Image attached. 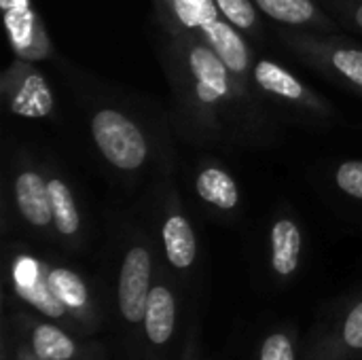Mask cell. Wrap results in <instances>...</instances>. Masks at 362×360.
I'll use <instances>...</instances> for the list:
<instances>
[{"label": "cell", "mask_w": 362, "mask_h": 360, "mask_svg": "<svg viewBox=\"0 0 362 360\" xmlns=\"http://www.w3.org/2000/svg\"><path fill=\"white\" fill-rule=\"evenodd\" d=\"M161 59L176 102V127L187 140L235 144L261 136L267 117L259 100L240 87L210 45L165 32Z\"/></svg>", "instance_id": "obj_1"}, {"label": "cell", "mask_w": 362, "mask_h": 360, "mask_svg": "<svg viewBox=\"0 0 362 360\" xmlns=\"http://www.w3.org/2000/svg\"><path fill=\"white\" fill-rule=\"evenodd\" d=\"M155 15L163 32L191 36L210 45L227 64L240 87L259 100L252 87L255 53L246 36L235 30L216 6V0H153Z\"/></svg>", "instance_id": "obj_2"}, {"label": "cell", "mask_w": 362, "mask_h": 360, "mask_svg": "<svg viewBox=\"0 0 362 360\" xmlns=\"http://www.w3.org/2000/svg\"><path fill=\"white\" fill-rule=\"evenodd\" d=\"M159 263L157 250L144 233L136 231L127 238L121 250L115 282V314L127 360H138L140 356L144 310L157 278Z\"/></svg>", "instance_id": "obj_3"}, {"label": "cell", "mask_w": 362, "mask_h": 360, "mask_svg": "<svg viewBox=\"0 0 362 360\" xmlns=\"http://www.w3.org/2000/svg\"><path fill=\"white\" fill-rule=\"evenodd\" d=\"M280 40L301 62L333 83L362 95V47L348 38L310 30H280Z\"/></svg>", "instance_id": "obj_4"}, {"label": "cell", "mask_w": 362, "mask_h": 360, "mask_svg": "<svg viewBox=\"0 0 362 360\" xmlns=\"http://www.w3.org/2000/svg\"><path fill=\"white\" fill-rule=\"evenodd\" d=\"M4 306V323L42 360H89L106 352L95 337L47 320L15 299H6Z\"/></svg>", "instance_id": "obj_5"}, {"label": "cell", "mask_w": 362, "mask_h": 360, "mask_svg": "<svg viewBox=\"0 0 362 360\" xmlns=\"http://www.w3.org/2000/svg\"><path fill=\"white\" fill-rule=\"evenodd\" d=\"M178 280L170 274V269L163 263H159L157 278L144 310L138 360L178 359L182 344V339L178 342Z\"/></svg>", "instance_id": "obj_6"}, {"label": "cell", "mask_w": 362, "mask_h": 360, "mask_svg": "<svg viewBox=\"0 0 362 360\" xmlns=\"http://www.w3.org/2000/svg\"><path fill=\"white\" fill-rule=\"evenodd\" d=\"M91 140L100 157L125 174L140 172L151 159V142L142 125L119 108L104 106L91 115Z\"/></svg>", "instance_id": "obj_7"}, {"label": "cell", "mask_w": 362, "mask_h": 360, "mask_svg": "<svg viewBox=\"0 0 362 360\" xmlns=\"http://www.w3.org/2000/svg\"><path fill=\"white\" fill-rule=\"evenodd\" d=\"M6 286L15 301L23 303L38 316L53 320L74 333H83L51 291L47 280V259H40L23 246L6 248Z\"/></svg>", "instance_id": "obj_8"}, {"label": "cell", "mask_w": 362, "mask_h": 360, "mask_svg": "<svg viewBox=\"0 0 362 360\" xmlns=\"http://www.w3.org/2000/svg\"><path fill=\"white\" fill-rule=\"evenodd\" d=\"M252 87L259 100H269L299 117H308L318 123H331L335 119L333 104L276 59L259 57L255 62Z\"/></svg>", "instance_id": "obj_9"}, {"label": "cell", "mask_w": 362, "mask_h": 360, "mask_svg": "<svg viewBox=\"0 0 362 360\" xmlns=\"http://www.w3.org/2000/svg\"><path fill=\"white\" fill-rule=\"evenodd\" d=\"M362 356V293L344 299L312 333L303 360H358Z\"/></svg>", "instance_id": "obj_10"}, {"label": "cell", "mask_w": 362, "mask_h": 360, "mask_svg": "<svg viewBox=\"0 0 362 360\" xmlns=\"http://www.w3.org/2000/svg\"><path fill=\"white\" fill-rule=\"evenodd\" d=\"M159 246L163 265L178 280V284H187V280L195 274L199 261V244L189 214L182 208V202L174 187L170 185L159 219Z\"/></svg>", "instance_id": "obj_11"}, {"label": "cell", "mask_w": 362, "mask_h": 360, "mask_svg": "<svg viewBox=\"0 0 362 360\" xmlns=\"http://www.w3.org/2000/svg\"><path fill=\"white\" fill-rule=\"evenodd\" d=\"M0 100L4 108L23 119H47L55 112V95L36 62L13 57L0 76Z\"/></svg>", "instance_id": "obj_12"}, {"label": "cell", "mask_w": 362, "mask_h": 360, "mask_svg": "<svg viewBox=\"0 0 362 360\" xmlns=\"http://www.w3.org/2000/svg\"><path fill=\"white\" fill-rule=\"evenodd\" d=\"M11 197L21 223L38 238L55 242L47 172L30 159H19L11 174Z\"/></svg>", "instance_id": "obj_13"}, {"label": "cell", "mask_w": 362, "mask_h": 360, "mask_svg": "<svg viewBox=\"0 0 362 360\" xmlns=\"http://www.w3.org/2000/svg\"><path fill=\"white\" fill-rule=\"evenodd\" d=\"M47 280L59 303L74 318L76 327L85 335L95 337L104 329L106 314L89 280L78 269L57 261H47Z\"/></svg>", "instance_id": "obj_14"}, {"label": "cell", "mask_w": 362, "mask_h": 360, "mask_svg": "<svg viewBox=\"0 0 362 360\" xmlns=\"http://www.w3.org/2000/svg\"><path fill=\"white\" fill-rule=\"evenodd\" d=\"M0 11L15 57L42 62L55 55L51 36L32 0H0Z\"/></svg>", "instance_id": "obj_15"}, {"label": "cell", "mask_w": 362, "mask_h": 360, "mask_svg": "<svg viewBox=\"0 0 362 360\" xmlns=\"http://www.w3.org/2000/svg\"><path fill=\"white\" fill-rule=\"evenodd\" d=\"M193 191L197 199L218 219H233L242 204L235 176L218 159H202L195 168Z\"/></svg>", "instance_id": "obj_16"}, {"label": "cell", "mask_w": 362, "mask_h": 360, "mask_svg": "<svg viewBox=\"0 0 362 360\" xmlns=\"http://www.w3.org/2000/svg\"><path fill=\"white\" fill-rule=\"evenodd\" d=\"M303 259V229L291 212H280L267 236V265L269 274L280 284H291Z\"/></svg>", "instance_id": "obj_17"}, {"label": "cell", "mask_w": 362, "mask_h": 360, "mask_svg": "<svg viewBox=\"0 0 362 360\" xmlns=\"http://www.w3.org/2000/svg\"><path fill=\"white\" fill-rule=\"evenodd\" d=\"M47 180L53 208L55 242L68 252H78L85 246V221L72 185L55 170H47Z\"/></svg>", "instance_id": "obj_18"}, {"label": "cell", "mask_w": 362, "mask_h": 360, "mask_svg": "<svg viewBox=\"0 0 362 360\" xmlns=\"http://www.w3.org/2000/svg\"><path fill=\"white\" fill-rule=\"evenodd\" d=\"M255 4L265 17L295 30L327 34H335L339 30L337 21L329 17L316 0H255Z\"/></svg>", "instance_id": "obj_19"}, {"label": "cell", "mask_w": 362, "mask_h": 360, "mask_svg": "<svg viewBox=\"0 0 362 360\" xmlns=\"http://www.w3.org/2000/svg\"><path fill=\"white\" fill-rule=\"evenodd\" d=\"M252 360H299V333L293 325L269 329L257 344Z\"/></svg>", "instance_id": "obj_20"}, {"label": "cell", "mask_w": 362, "mask_h": 360, "mask_svg": "<svg viewBox=\"0 0 362 360\" xmlns=\"http://www.w3.org/2000/svg\"><path fill=\"white\" fill-rule=\"evenodd\" d=\"M216 6L221 8L223 17L246 38H263L261 8L255 4V0H216Z\"/></svg>", "instance_id": "obj_21"}, {"label": "cell", "mask_w": 362, "mask_h": 360, "mask_svg": "<svg viewBox=\"0 0 362 360\" xmlns=\"http://www.w3.org/2000/svg\"><path fill=\"white\" fill-rule=\"evenodd\" d=\"M333 180H335V187L344 195L362 202V161L352 159V161L339 163L333 172Z\"/></svg>", "instance_id": "obj_22"}, {"label": "cell", "mask_w": 362, "mask_h": 360, "mask_svg": "<svg viewBox=\"0 0 362 360\" xmlns=\"http://www.w3.org/2000/svg\"><path fill=\"white\" fill-rule=\"evenodd\" d=\"M2 360H42L4 323L2 327Z\"/></svg>", "instance_id": "obj_23"}, {"label": "cell", "mask_w": 362, "mask_h": 360, "mask_svg": "<svg viewBox=\"0 0 362 360\" xmlns=\"http://www.w3.org/2000/svg\"><path fill=\"white\" fill-rule=\"evenodd\" d=\"M176 360H206L204 350H202V342H199V327L191 325L185 331L182 344H180V352Z\"/></svg>", "instance_id": "obj_24"}, {"label": "cell", "mask_w": 362, "mask_h": 360, "mask_svg": "<svg viewBox=\"0 0 362 360\" xmlns=\"http://www.w3.org/2000/svg\"><path fill=\"white\" fill-rule=\"evenodd\" d=\"M333 4L341 11L350 25L362 32V0H335Z\"/></svg>", "instance_id": "obj_25"}, {"label": "cell", "mask_w": 362, "mask_h": 360, "mask_svg": "<svg viewBox=\"0 0 362 360\" xmlns=\"http://www.w3.org/2000/svg\"><path fill=\"white\" fill-rule=\"evenodd\" d=\"M89 360H106V352H102V354H98V356H93V359Z\"/></svg>", "instance_id": "obj_26"}, {"label": "cell", "mask_w": 362, "mask_h": 360, "mask_svg": "<svg viewBox=\"0 0 362 360\" xmlns=\"http://www.w3.org/2000/svg\"><path fill=\"white\" fill-rule=\"evenodd\" d=\"M358 360H362V356H361V359H358Z\"/></svg>", "instance_id": "obj_27"}]
</instances>
